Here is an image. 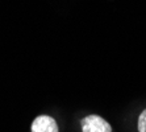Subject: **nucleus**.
Returning a JSON list of instances; mask_svg holds the SVG:
<instances>
[{
  "instance_id": "obj_1",
  "label": "nucleus",
  "mask_w": 146,
  "mask_h": 132,
  "mask_svg": "<svg viewBox=\"0 0 146 132\" xmlns=\"http://www.w3.org/2000/svg\"><path fill=\"white\" fill-rule=\"evenodd\" d=\"M82 132H112V127L99 115H88L82 119Z\"/></svg>"
},
{
  "instance_id": "obj_2",
  "label": "nucleus",
  "mask_w": 146,
  "mask_h": 132,
  "mask_svg": "<svg viewBox=\"0 0 146 132\" xmlns=\"http://www.w3.org/2000/svg\"><path fill=\"white\" fill-rule=\"evenodd\" d=\"M32 132H58L57 122L49 115H40L31 125Z\"/></svg>"
},
{
  "instance_id": "obj_3",
  "label": "nucleus",
  "mask_w": 146,
  "mask_h": 132,
  "mask_svg": "<svg viewBox=\"0 0 146 132\" xmlns=\"http://www.w3.org/2000/svg\"><path fill=\"white\" fill-rule=\"evenodd\" d=\"M139 132H146V109L141 112V115L138 118V123H137Z\"/></svg>"
}]
</instances>
